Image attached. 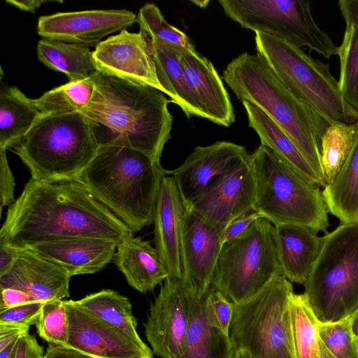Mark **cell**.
I'll return each instance as SVG.
<instances>
[{"mask_svg":"<svg viewBox=\"0 0 358 358\" xmlns=\"http://www.w3.org/2000/svg\"><path fill=\"white\" fill-rule=\"evenodd\" d=\"M97 71L153 87L163 93L150 46L141 31L126 29L99 43L93 50Z\"/></svg>","mask_w":358,"mask_h":358,"instance_id":"16","label":"cell"},{"mask_svg":"<svg viewBox=\"0 0 358 358\" xmlns=\"http://www.w3.org/2000/svg\"><path fill=\"white\" fill-rule=\"evenodd\" d=\"M34 101L17 87L1 84L0 90V148L17 143L41 115Z\"/></svg>","mask_w":358,"mask_h":358,"instance_id":"28","label":"cell"},{"mask_svg":"<svg viewBox=\"0 0 358 358\" xmlns=\"http://www.w3.org/2000/svg\"><path fill=\"white\" fill-rule=\"evenodd\" d=\"M320 339L336 358H358V348L349 319L318 324Z\"/></svg>","mask_w":358,"mask_h":358,"instance_id":"38","label":"cell"},{"mask_svg":"<svg viewBox=\"0 0 358 358\" xmlns=\"http://www.w3.org/2000/svg\"><path fill=\"white\" fill-rule=\"evenodd\" d=\"M26 292L13 288L1 289L0 313L23 304L35 302Z\"/></svg>","mask_w":358,"mask_h":358,"instance_id":"44","label":"cell"},{"mask_svg":"<svg viewBox=\"0 0 358 358\" xmlns=\"http://www.w3.org/2000/svg\"><path fill=\"white\" fill-rule=\"evenodd\" d=\"M338 7L345 24L358 27V0H340Z\"/></svg>","mask_w":358,"mask_h":358,"instance_id":"47","label":"cell"},{"mask_svg":"<svg viewBox=\"0 0 358 358\" xmlns=\"http://www.w3.org/2000/svg\"><path fill=\"white\" fill-rule=\"evenodd\" d=\"M223 231L192 208L185 230L182 279L189 292L199 297L210 287Z\"/></svg>","mask_w":358,"mask_h":358,"instance_id":"20","label":"cell"},{"mask_svg":"<svg viewBox=\"0 0 358 358\" xmlns=\"http://www.w3.org/2000/svg\"><path fill=\"white\" fill-rule=\"evenodd\" d=\"M20 338L0 350V358H14Z\"/></svg>","mask_w":358,"mask_h":358,"instance_id":"50","label":"cell"},{"mask_svg":"<svg viewBox=\"0 0 358 358\" xmlns=\"http://www.w3.org/2000/svg\"><path fill=\"white\" fill-rule=\"evenodd\" d=\"M133 231L103 205L79 179L31 178L10 205L0 238L18 249L76 237L118 243Z\"/></svg>","mask_w":358,"mask_h":358,"instance_id":"1","label":"cell"},{"mask_svg":"<svg viewBox=\"0 0 358 358\" xmlns=\"http://www.w3.org/2000/svg\"><path fill=\"white\" fill-rule=\"evenodd\" d=\"M37 56L48 68L64 73L69 81L85 79L97 71L93 50L81 45L43 38L37 43Z\"/></svg>","mask_w":358,"mask_h":358,"instance_id":"29","label":"cell"},{"mask_svg":"<svg viewBox=\"0 0 358 358\" xmlns=\"http://www.w3.org/2000/svg\"><path fill=\"white\" fill-rule=\"evenodd\" d=\"M248 125L258 135L261 144L273 150L280 158L309 182L323 187L315 173L283 130L259 107L245 101Z\"/></svg>","mask_w":358,"mask_h":358,"instance_id":"26","label":"cell"},{"mask_svg":"<svg viewBox=\"0 0 358 358\" xmlns=\"http://www.w3.org/2000/svg\"><path fill=\"white\" fill-rule=\"evenodd\" d=\"M205 315L208 324L227 335L234 310V303L221 292L210 287L203 299Z\"/></svg>","mask_w":358,"mask_h":358,"instance_id":"39","label":"cell"},{"mask_svg":"<svg viewBox=\"0 0 358 358\" xmlns=\"http://www.w3.org/2000/svg\"><path fill=\"white\" fill-rule=\"evenodd\" d=\"M322 192L328 211L341 223L358 222V129L347 159Z\"/></svg>","mask_w":358,"mask_h":358,"instance_id":"27","label":"cell"},{"mask_svg":"<svg viewBox=\"0 0 358 358\" xmlns=\"http://www.w3.org/2000/svg\"><path fill=\"white\" fill-rule=\"evenodd\" d=\"M357 129L358 121L352 124H331L325 131L321 141L320 155L326 185L333 181L347 159Z\"/></svg>","mask_w":358,"mask_h":358,"instance_id":"34","label":"cell"},{"mask_svg":"<svg viewBox=\"0 0 358 358\" xmlns=\"http://www.w3.org/2000/svg\"><path fill=\"white\" fill-rule=\"evenodd\" d=\"M350 328L355 338L358 339V311L349 318Z\"/></svg>","mask_w":358,"mask_h":358,"instance_id":"51","label":"cell"},{"mask_svg":"<svg viewBox=\"0 0 358 358\" xmlns=\"http://www.w3.org/2000/svg\"><path fill=\"white\" fill-rule=\"evenodd\" d=\"M52 1L48 0H26V1H15V0H6V3L12 5L13 6L20 9L24 11L34 13L36 9L39 8L42 4L52 2Z\"/></svg>","mask_w":358,"mask_h":358,"instance_id":"49","label":"cell"},{"mask_svg":"<svg viewBox=\"0 0 358 358\" xmlns=\"http://www.w3.org/2000/svg\"><path fill=\"white\" fill-rule=\"evenodd\" d=\"M136 17L125 9L59 12L41 16L37 33L44 38L96 47L107 36L132 25Z\"/></svg>","mask_w":358,"mask_h":358,"instance_id":"14","label":"cell"},{"mask_svg":"<svg viewBox=\"0 0 358 358\" xmlns=\"http://www.w3.org/2000/svg\"><path fill=\"white\" fill-rule=\"evenodd\" d=\"M43 303L35 301L0 313V325L30 327L36 324Z\"/></svg>","mask_w":358,"mask_h":358,"instance_id":"40","label":"cell"},{"mask_svg":"<svg viewBox=\"0 0 358 358\" xmlns=\"http://www.w3.org/2000/svg\"><path fill=\"white\" fill-rule=\"evenodd\" d=\"M94 76L93 98L81 113L94 123L99 145L131 148L160 162L171 138V99L151 86L100 71Z\"/></svg>","mask_w":358,"mask_h":358,"instance_id":"2","label":"cell"},{"mask_svg":"<svg viewBox=\"0 0 358 358\" xmlns=\"http://www.w3.org/2000/svg\"><path fill=\"white\" fill-rule=\"evenodd\" d=\"M17 255V248L6 244L0 238V276L11 268Z\"/></svg>","mask_w":358,"mask_h":358,"instance_id":"46","label":"cell"},{"mask_svg":"<svg viewBox=\"0 0 358 358\" xmlns=\"http://www.w3.org/2000/svg\"><path fill=\"white\" fill-rule=\"evenodd\" d=\"M113 262L128 284L141 293L153 290L170 277L157 250L149 241L133 235L120 242Z\"/></svg>","mask_w":358,"mask_h":358,"instance_id":"23","label":"cell"},{"mask_svg":"<svg viewBox=\"0 0 358 358\" xmlns=\"http://www.w3.org/2000/svg\"><path fill=\"white\" fill-rule=\"evenodd\" d=\"M100 147L94 123L83 113L41 114L12 148L39 181L76 180Z\"/></svg>","mask_w":358,"mask_h":358,"instance_id":"5","label":"cell"},{"mask_svg":"<svg viewBox=\"0 0 358 358\" xmlns=\"http://www.w3.org/2000/svg\"><path fill=\"white\" fill-rule=\"evenodd\" d=\"M46 358H93L75 350L49 344L46 348Z\"/></svg>","mask_w":358,"mask_h":358,"instance_id":"48","label":"cell"},{"mask_svg":"<svg viewBox=\"0 0 358 358\" xmlns=\"http://www.w3.org/2000/svg\"><path fill=\"white\" fill-rule=\"evenodd\" d=\"M43 358H46L45 357H44Z\"/></svg>","mask_w":358,"mask_h":358,"instance_id":"55","label":"cell"},{"mask_svg":"<svg viewBox=\"0 0 358 358\" xmlns=\"http://www.w3.org/2000/svg\"><path fill=\"white\" fill-rule=\"evenodd\" d=\"M290 310L296 358H320L319 322L304 294H292Z\"/></svg>","mask_w":358,"mask_h":358,"instance_id":"33","label":"cell"},{"mask_svg":"<svg viewBox=\"0 0 358 358\" xmlns=\"http://www.w3.org/2000/svg\"><path fill=\"white\" fill-rule=\"evenodd\" d=\"M260 218L264 217L254 209L236 218L223 231L221 238L222 245L242 234L256 220Z\"/></svg>","mask_w":358,"mask_h":358,"instance_id":"42","label":"cell"},{"mask_svg":"<svg viewBox=\"0 0 358 358\" xmlns=\"http://www.w3.org/2000/svg\"><path fill=\"white\" fill-rule=\"evenodd\" d=\"M281 271L275 227L260 218L222 245L210 287L232 303H240L255 295Z\"/></svg>","mask_w":358,"mask_h":358,"instance_id":"10","label":"cell"},{"mask_svg":"<svg viewBox=\"0 0 358 358\" xmlns=\"http://www.w3.org/2000/svg\"><path fill=\"white\" fill-rule=\"evenodd\" d=\"M17 250L14 264L0 276V289H20L42 303L70 296V275L24 249Z\"/></svg>","mask_w":358,"mask_h":358,"instance_id":"22","label":"cell"},{"mask_svg":"<svg viewBox=\"0 0 358 358\" xmlns=\"http://www.w3.org/2000/svg\"><path fill=\"white\" fill-rule=\"evenodd\" d=\"M322 238L303 294L318 322L327 324L358 311V222L341 223Z\"/></svg>","mask_w":358,"mask_h":358,"instance_id":"8","label":"cell"},{"mask_svg":"<svg viewBox=\"0 0 358 358\" xmlns=\"http://www.w3.org/2000/svg\"><path fill=\"white\" fill-rule=\"evenodd\" d=\"M222 79L241 102L257 106L283 130L324 188L320 145L329 123L295 96L257 55L245 52L234 58L223 71Z\"/></svg>","mask_w":358,"mask_h":358,"instance_id":"3","label":"cell"},{"mask_svg":"<svg viewBox=\"0 0 358 358\" xmlns=\"http://www.w3.org/2000/svg\"><path fill=\"white\" fill-rule=\"evenodd\" d=\"M257 194L254 210L274 226H303L327 231L328 209L320 187L291 168L273 150L260 144L251 155Z\"/></svg>","mask_w":358,"mask_h":358,"instance_id":"6","label":"cell"},{"mask_svg":"<svg viewBox=\"0 0 358 358\" xmlns=\"http://www.w3.org/2000/svg\"><path fill=\"white\" fill-rule=\"evenodd\" d=\"M30 327L0 325V350L15 339L29 333Z\"/></svg>","mask_w":358,"mask_h":358,"instance_id":"45","label":"cell"},{"mask_svg":"<svg viewBox=\"0 0 358 358\" xmlns=\"http://www.w3.org/2000/svg\"><path fill=\"white\" fill-rule=\"evenodd\" d=\"M35 325L38 336L49 344L66 346L69 321L64 300L43 302Z\"/></svg>","mask_w":358,"mask_h":358,"instance_id":"37","label":"cell"},{"mask_svg":"<svg viewBox=\"0 0 358 358\" xmlns=\"http://www.w3.org/2000/svg\"><path fill=\"white\" fill-rule=\"evenodd\" d=\"M94 74L83 80L69 81L34 99V103L41 114L83 112L90 103L94 94Z\"/></svg>","mask_w":358,"mask_h":358,"instance_id":"32","label":"cell"},{"mask_svg":"<svg viewBox=\"0 0 358 358\" xmlns=\"http://www.w3.org/2000/svg\"><path fill=\"white\" fill-rule=\"evenodd\" d=\"M167 170L131 148L100 145L79 180L132 231L154 222L160 186Z\"/></svg>","mask_w":358,"mask_h":358,"instance_id":"4","label":"cell"},{"mask_svg":"<svg viewBox=\"0 0 358 358\" xmlns=\"http://www.w3.org/2000/svg\"><path fill=\"white\" fill-rule=\"evenodd\" d=\"M338 87L344 100L358 112V27L345 24L343 40L338 47Z\"/></svg>","mask_w":358,"mask_h":358,"instance_id":"35","label":"cell"},{"mask_svg":"<svg viewBox=\"0 0 358 358\" xmlns=\"http://www.w3.org/2000/svg\"><path fill=\"white\" fill-rule=\"evenodd\" d=\"M192 204L183 196L175 178L166 176L159 192L154 218L156 250L170 277L183 275V242Z\"/></svg>","mask_w":358,"mask_h":358,"instance_id":"18","label":"cell"},{"mask_svg":"<svg viewBox=\"0 0 358 358\" xmlns=\"http://www.w3.org/2000/svg\"><path fill=\"white\" fill-rule=\"evenodd\" d=\"M319 357L320 358H336L325 346L319 338Z\"/></svg>","mask_w":358,"mask_h":358,"instance_id":"52","label":"cell"},{"mask_svg":"<svg viewBox=\"0 0 358 358\" xmlns=\"http://www.w3.org/2000/svg\"><path fill=\"white\" fill-rule=\"evenodd\" d=\"M118 243L97 237H76L42 243L24 249L64 270L71 277L103 269L115 254Z\"/></svg>","mask_w":358,"mask_h":358,"instance_id":"21","label":"cell"},{"mask_svg":"<svg viewBox=\"0 0 358 358\" xmlns=\"http://www.w3.org/2000/svg\"><path fill=\"white\" fill-rule=\"evenodd\" d=\"M204 296L200 298L189 292V327L176 358H236V349L229 335L207 322Z\"/></svg>","mask_w":358,"mask_h":358,"instance_id":"25","label":"cell"},{"mask_svg":"<svg viewBox=\"0 0 358 358\" xmlns=\"http://www.w3.org/2000/svg\"><path fill=\"white\" fill-rule=\"evenodd\" d=\"M245 147L228 141L196 146L178 168L167 170L176 180L185 199L192 203L211 181L231 173L250 160Z\"/></svg>","mask_w":358,"mask_h":358,"instance_id":"19","label":"cell"},{"mask_svg":"<svg viewBox=\"0 0 358 358\" xmlns=\"http://www.w3.org/2000/svg\"><path fill=\"white\" fill-rule=\"evenodd\" d=\"M136 22L148 43H167L196 50L189 38L183 31L166 21L155 3L143 5L138 11Z\"/></svg>","mask_w":358,"mask_h":358,"instance_id":"36","label":"cell"},{"mask_svg":"<svg viewBox=\"0 0 358 358\" xmlns=\"http://www.w3.org/2000/svg\"><path fill=\"white\" fill-rule=\"evenodd\" d=\"M236 358H255L247 352L236 350Z\"/></svg>","mask_w":358,"mask_h":358,"instance_id":"53","label":"cell"},{"mask_svg":"<svg viewBox=\"0 0 358 358\" xmlns=\"http://www.w3.org/2000/svg\"><path fill=\"white\" fill-rule=\"evenodd\" d=\"M45 354L36 337L27 333L20 338L14 358H43Z\"/></svg>","mask_w":358,"mask_h":358,"instance_id":"43","label":"cell"},{"mask_svg":"<svg viewBox=\"0 0 358 358\" xmlns=\"http://www.w3.org/2000/svg\"><path fill=\"white\" fill-rule=\"evenodd\" d=\"M15 179L10 169L6 149L0 148V205L1 213L3 206L14 201Z\"/></svg>","mask_w":358,"mask_h":358,"instance_id":"41","label":"cell"},{"mask_svg":"<svg viewBox=\"0 0 358 358\" xmlns=\"http://www.w3.org/2000/svg\"><path fill=\"white\" fill-rule=\"evenodd\" d=\"M282 271L250 299L234 303L229 336L236 350L255 358H296L290 299Z\"/></svg>","mask_w":358,"mask_h":358,"instance_id":"9","label":"cell"},{"mask_svg":"<svg viewBox=\"0 0 358 358\" xmlns=\"http://www.w3.org/2000/svg\"><path fill=\"white\" fill-rule=\"evenodd\" d=\"M69 321L66 348L93 358H153V352L93 313L64 300Z\"/></svg>","mask_w":358,"mask_h":358,"instance_id":"13","label":"cell"},{"mask_svg":"<svg viewBox=\"0 0 358 358\" xmlns=\"http://www.w3.org/2000/svg\"><path fill=\"white\" fill-rule=\"evenodd\" d=\"M257 183L250 160L235 171L214 178L206 192L192 203V210L224 230L236 218L253 210Z\"/></svg>","mask_w":358,"mask_h":358,"instance_id":"15","label":"cell"},{"mask_svg":"<svg viewBox=\"0 0 358 358\" xmlns=\"http://www.w3.org/2000/svg\"><path fill=\"white\" fill-rule=\"evenodd\" d=\"M180 62L193 115L221 126L231 125L234 107L212 62L196 50L182 47Z\"/></svg>","mask_w":358,"mask_h":358,"instance_id":"17","label":"cell"},{"mask_svg":"<svg viewBox=\"0 0 358 358\" xmlns=\"http://www.w3.org/2000/svg\"><path fill=\"white\" fill-rule=\"evenodd\" d=\"M356 343H357V348H358V339L356 340Z\"/></svg>","mask_w":358,"mask_h":358,"instance_id":"54","label":"cell"},{"mask_svg":"<svg viewBox=\"0 0 358 358\" xmlns=\"http://www.w3.org/2000/svg\"><path fill=\"white\" fill-rule=\"evenodd\" d=\"M189 292L182 279L169 277L151 303L144 333L153 353L176 358L187 332Z\"/></svg>","mask_w":358,"mask_h":358,"instance_id":"12","label":"cell"},{"mask_svg":"<svg viewBox=\"0 0 358 358\" xmlns=\"http://www.w3.org/2000/svg\"><path fill=\"white\" fill-rule=\"evenodd\" d=\"M281 270L290 282L308 280L322 245V237L310 229L294 224L275 226Z\"/></svg>","mask_w":358,"mask_h":358,"instance_id":"24","label":"cell"},{"mask_svg":"<svg viewBox=\"0 0 358 358\" xmlns=\"http://www.w3.org/2000/svg\"><path fill=\"white\" fill-rule=\"evenodd\" d=\"M225 15L243 29L284 38L326 59L337 55L330 36L316 23L305 0H219Z\"/></svg>","mask_w":358,"mask_h":358,"instance_id":"11","label":"cell"},{"mask_svg":"<svg viewBox=\"0 0 358 358\" xmlns=\"http://www.w3.org/2000/svg\"><path fill=\"white\" fill-rule=\"evenodd\" d=\"M255 41L257 55L329 125L358 121V112L343 98L329 64L276 36L256 32Z\"/></svg>","mask_w":358,"mask_h":358,"instance_id":"7","label":"cell"},{"mask_svg":"<svg viewBox=\"0 0 358 358\" xmlns=\"http://www.w3.org/2000/svg\"><path fill=\"white\" fill-rule=\"evenodd\" d=\"M148 42V41H147ZM158 80L172 103L189 119L193 115L180 62L181 46L167 43H148Z\"/></svg>","mask_w":358,"mask_h":358,"instance_id":"30","label":"cell"},{"mask_svg":"<svg viewBox=\"0 0 358 358\" xmlns=\"http://www.w3.org/2000/svg\"><path fill=\"white\" fill-rule=\"evenodd\" d=\"M74 302L117 327L139 345L148 347L137 332V322L127 297L112 289H102Z\"/></svg>","mask_w":358,"mask_h":358,"instance_id":"31","label":"cell"}]
</instances>
